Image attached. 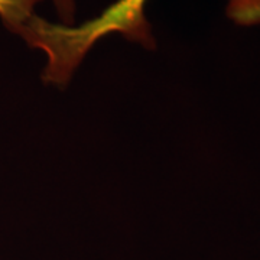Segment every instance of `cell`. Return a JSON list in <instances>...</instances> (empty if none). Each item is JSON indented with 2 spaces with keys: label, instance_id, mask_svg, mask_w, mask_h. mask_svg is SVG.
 Wrapping results in <instances>:
<instances>
[{
  "label": "cell",
  "instance_id": "obj_2",
  "mask_svg": "<svg viewBox=\"0 0 260 260\" xmlns=\"http://www.w3.org/2000/svg\"><path fill=\"white\" fill-rule=\"evenodd\" d=\"M42 0H0V19L13 34L35 13V6Z\"/></svg>",
  "mask_w": 260,
  "mask_h": 260
},
{
  "label": "cell",
  "instance_id": "obj_3",
  "mask_svg": "<svg viewBox=\"0 0 260 260\" xmlns=\"http://www.w3.org/2000/svg\"><path fill=\"white\" fill-rule=\"evenodd\" d=\"M225 16L237 26H260V0H227Z\"/></svg>",
  "mask_w": 260,
  "mask_h": 260
},
{
  "label": "cell",
  "instance_id": "obj_1",
  "mask_svg": "<svg viewBox=\"0 0 260 260\" xmlns=\"http://www.w3.org/2000/svg\"><path fill=\"white\" fill-rule=\"evenodd\" d=\"M148 0H117L95 18L81 25L54 23L34 13L19 28L16 35L30 48L45 54L47 65L42 80L65 87L88 51L110 34H119L146 49H155L156 41L145 6Z\"/></svg>",
  "mask_w": 260,
  "mask_h": 260
},
{
  "label": "cell",
  "instance_id": "obj_4",
  "mask_svg": "<svg viewBox=\"0 0 260 260\" xmlns=\"http://www.w3.org/2000/svg\"><path fill=\"white\" fill-rule=\"evenodd\" d=\"M61 23L74 25L75 20V0H52Z\"/></svg>",
  "mask_w": 260,
  "mask_h": 260
}]
</instances>
